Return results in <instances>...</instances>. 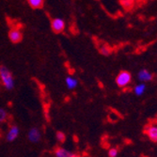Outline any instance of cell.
<instances>
[{
	"label": "cell",
	"mask_w": 157,
	"mask_h": 157,
	"mask_svg": "<svg viewBox=\"0 0 157 157\" xmlns=\"http://www.w3.org/2000/svg\"><path fill=\"white\" fill-rule=\"evenodd\" d=\"M0 79H1V82L6 90H13L14 79L12 77L11 73L10 72V70L4 65H0Z\"/></svg>",
	"instance_id": "1"
},
{
	"label": "cell",
	"mask_w": 157,
	"mask_h": 157,
	"mask_svg": "<svg viewBox=\"0 0 157 157\" xmlns=\"http://www.w3.org/2000/svg\"><path fill=\"white\" fill-rule=\"evenodd\" d=\"M131 81H132V75L127 71H121L116 77V83L118 85V87L120 88L127 87L131 83Z\"/></svg>",
	"instance_id": "2"
},
{
	"label": "cell",
	"mask_w": 157,
	"mask_h": 157,
	"mask_svg": "<svg viewBox=\"0 0 157 157\" xmlns=\"http://www.w3.org/2000/svg\"><path fill=\"white\" fill-rule=\"evenodd\" d=\"M41 138V134L40 129H38L37 127H33L28 131L27 133V139L29 140L31 143H38L40 142Z\"/></svg>",
	"instance_id": "3"
},
{
	"label": "cell",
	"mask_w": 157,
	"mask_h": 157,
	"mask_svg": "<svg viewBox=\"0 0 157 157\" xmlns=\"http://www.w3.org/2000/svg\"><path fill=\"white\" fill-rule=\"evenodd\" d=\"M19 134H20L19 127L16 125H12L10 127V129L6 135V140L8 142H13L14 140H16L18 138Z\"/></svg>",
	"instance_id": "4"
},
{
	"label": "cell",
	"mask_w": 157,
	"mask_h": 157,
	"mask_svg": "<svg viewBox=\"0 0 157 157\" xmlns=\"http://www.w3.org/2000/svg\"><path fill=\"white\" fill-rule=\"evenodd\" d=\"M145 134L152 142H157V125L149 124L145 127Z\"/></svg>",
	"instance_id": "5"
},
{
	"label": "cell",
	"mask_w": 157,
	"mask_h": 157,
	"mask_svg": "<svg viewBox=\"0 0 157 157\" xmlns=\"http://www.w3.org/2000/svg\"><path fill=\"white\" fill-rule=\"evenodd\" d=\"M51 27L55 33H60L65 28V22L60 18H55L51 22Z\"/></svg>",
	"instance_id": "6"
},
{
	"label": "cell",
	"mask_w": 157,
	"mask_h": 157,
	"mask_svg": "<svg viewBox=\"0 0 157 157\" xmlns=\"http://www.w3.org/2000/svg\"><path fill=\"white\" fill-rule=\"evenodd\" d=\"M54 154L56 157H80L79 155L73 153L72 151H70L62 147H56L54 150Z\"/></svg>",
	"instance_id": "7"
},
{
	"label": "cell",
	"mask_w": 157,
	"mask_h": 157,
	"mask_svg": "<svg viewBox=\"0 0 157 157\" xmlns=\"http://www.w3.org/2000/svg\"><path fill=\"white\" fill-rule=\"evenodd\" d=\"M9 38L13 44H18L23 40V34L17 28H11L9 32Z\"/></svg>",
	"instance_id": "8"
},
{
	"label": "cell",
	"mask_w": 157,
	"mask_h": 157,
	"mask_svg": "<svg viewBox=\"0 0 157 157\" xmlns=\"http://www.w3.org/2000/svg\"><path fill=\"white\" fill-rule=\"evenodd\" d=\"M137 78L140 82L145 83V82H149L152 79V75L147 70H141L138 72Z\"/></svg>",
	"instance_id": "9"
},
{
	"label": "cell",
	"mask_w": 157,
	"mask_h": 157,
	"mask_svg": "<svg viewBox=\"0 0 157 157\" xmlns=\"http://www.w3.org/2000/svg\"><path fill=\"white\" fill-rule=\"evenodd\" d=\"M65 82H66V86L69 90H74L77 87L78 85V80L76 78H74V77H71V76H68L66 79H65Z\"/></svg>",
	"instance_id": "10"
},
{
	"label": "cell",
	"mask_w": 157,
	"mask_h": 157,
	"mask_svg": "<svg viewBox=\"0 0 157 157\" xmlns=\"http://www.w3.org/2000/svg\"><path fill=\"white\" fill-rule=\"evenodd\" d=\"M146 90V85L144 83H140L138 85H136V87L134 88V92L136 96H141V95H143L144 92Z\"/></svg>",
	"instance_id": "11"
},
{
	"label": "cell",
	"mask_w": 157,
	"mask_h": 157,
	"mask_svg": "<svg viewBox=\"0 0 157 157\" xmlns=\"http://www.w3.org/2000/svg\"><path fill=\"white\" fill-rule=\"evenodd\" d=\"M44 0H27L28 5L33 9H40L44 6Z\"/></svg>",
	"instance_id": "12"
},
{
	"label": "cell",
	"mask_w": 157,
	"mask_h": 157,
	"mask_svg": "<svg viewBox=\"0 0 157 157\" xmlns=\"http://www.w3.org/2000/svg\"><path fill=\"white\" fill-rule=\"evenodd\" d=\"M121 4L125 10H129L134 5V0H121Z\"/></svg>",
	"instance_id": "13"
},
{
	"label": "cell",
	"mask_w": 157,
	"mask_h": 157,
	"mask_svg": "<svg viewBox=\"0 0 157 157\" xmlns=\"http://www.w3.org/2000/svg\"><path fill=\"white\" fill-rule=\"evenodd\" d=\"M56 140H58L59 143H64L65 140H66V136L63 132L59 131L56 134Z\"/></svg>",
	"instance_id": "14"
},
{
	"label": "cell",
	"mask_w": 157,
	"mask_h": 157,
	"mask_svg": "<svg viewBox=\"0 0 157 157\" xmlns=\"http://www.w3.org/2000/svg\"><path fill=\"white\" fill-rule=\"evenodd\" d=\"M8 118V112L6 109L0 107V123L4 122Z\"/></svg>",
	"instance_id": "15"
},
{
	"label": "cell",
	"mask_w": 157,
	"mask_h": 157,
	"mask_svg": "<svg viewBox=\"0 0 157 157\" xmlns=\"http://www.w3.org/2000/svg\"><path fill=\"white\" fill-rule=\"evenodd\" d=\"M100 53L104 56H109L111 53V49L107 45H103L101 48H100Z\"/></svg>",
	"instance_id": "16"
},
{
	"label": "cell",
	"mask_w": 157,
	"mask_h": 157,
	"mask_svg": "<svg viewBox=\"0 0 157 157\" xmlns=\"http://www.w3.org/2000/svg\"><path fill=\"white\" fill-rule=\"evenodd\" d=\"M119 154V151L116 148H111L108 150V156L109 157H117Z\"/></svg>",
	"instance_id": "17"
}]
</instances>
